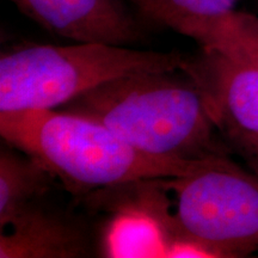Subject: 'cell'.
Returning a JSON list of instances; mask_svg holds the SVG:
<instances>
[{"instance_id":"cell-10","label":"cell","mask_w":258,"mask_h":258,"mask_svg":"<svg viewBox=\"0 0 258 258\" xmlns=\"http://www.w3.org/2000/svg\"><path fill=\"white\" fill-rule=\"evenodd\" d=\"M200 47H217L258 59V16L233 11L219 17L189 21L175 30Z\"/></svg>"},{"instance_id":"cell-11","label":"cell","mask_w":258,"mask_h":258,"mask_svg":"<svg viewBox=\"0 0 258 258\" xmlns=\"http://www.w3.org/2000/svg\"><path fill=\"white\" fill-rule=\"evenodd\" d=\"M141 17L176 30L195 19L219 17L233 11L239 0H127Z\"/></svg>"},{"instance_id":"cell-1","label":"cell","mask_w":258,"mask_h":258,"mask_svg":"<svg viewBox=\"0 0 258 258\" xmlns=\"http://www.w3.org/2000/svg\"><path fill=\"white\" fill-rule=\"evenodd\" d=\"M0 134L74 194L186 177L212 158L182 160L152 156L103 123L61 109L0 112Z\"/></svg>"},{"instance_id":"cell-8","label":"cell","mask_w":258,"mask_h":258,"mask_svg":"<svg viewBox=\"0 0 258 258\" xmlns=\"http://www.w3.org/2000/svg\"><path fill=\"white\" fill-rule=\"evenodd\" d=\"M90 252L79 225L32 203L2 231L0 258H77Z\"/></svg>"},{"instance_id":"cell-2","label":"cell","mask_w":258,"mask_h":258,"mask_svg":"<svg viewBox=\"0 0 258 258\" xmlns=\"http://www.w3.org/2000/svg\"><path fill=\"white\" fill-rule=\"evenodd\" d=\"M178 71L120 77L57 109L103 123L156 157L199 160L226 156L230 147L219 139L199 86Z\"/></svg>"},{"instance_id":"cell-4","label":"cell","mask_w":258,"mask_h":258,"mask_svg":"<svg viewBox=\"0 0 258 258\" xmlns=\"http://www.w3.org/2000/svg\"><path fill=\"white\" fill-rule=\"evenodd\" d=\"M176 195L180 238L201 244L213 258L258 251V176L226 156H214L192 175L167 179Z\"/></svg>"},{"instance_id":"cell-7","label":"cell","mask_w":258,"mask_h":258,"mask_svg":"<svg viewBox=\"0 0 258 258\" xmlns=\"http://www.w3.org/2000/svg\"><path fill=\"white\" fill-rule=\"evenodd\" d=\"M160 192L143 191L139 201L125 203L106 228L103 252L106 257H167L179 239L175 215L167 212Z\"/></svg>"},{"instance_id":"cell-3","label":"cell","mask_w":258,"mask_h":258,"mask_svg":"<svg viewBox=\"0 0 258 258\" xmlns=\"http://www.w3.org/2000/svg\"><path fill=\"white\" fill-rule=\"evenodd\" d=\"M184 60L178 51L105 43L19 47L0 56V112L57 109L109 80L178 71Z\"/></svg>"},{"instance_id":"cell-12","label":"cell","mask_w":258,"mask_h":258,"mask_svg":"<svg viewBox=\"0 0 258 258\" xmlns=\"http://www.w3.org/2000/svg\"><path fill=\"white\" fill-rule=\"evenodd\" d=\"M228 147L243 157L251 171L258 176V135H239L225 139Z\"/></svg>"},{"instance_id":"cell-13","label":"cell","mask_w":258,"mask_h":258,"mask_svg":"<svg viewBox=\"0 0 258 258\" xmlns=\"http://www.w3.org/2000/svg\"><path fill=\"white\" fill-rule=\"evenodd\" d=\"M254 3H256V5H257V8H258V0H254Z\"/></svg>"},{"instance_id":"cell-9","label":"cell","mask_w":258,"mask_h":258,"mask_svg":"<svg viewBox=\"0 0 258 258\" xmlns=\"http://www.w3.org/2000/svg\"><path fill=\"white\" fill-rule=\"evenodd\" d=\"M54 177L27 154L0 152V228L4 230L49 189Z\"/></svg>"},{"instance_id":"cell-5","label":"cell","mask_w":258,"mask_h":258,"mask_svg":"<svg viewBox=\"0 0 258 258\" xmlns=\"http://www.w3.org/2000/svg\"><path fill=\"white\" fill-rule=\"evenodd\" d=\"M180 70L199 86L224 140L258 135V59L202 46Z\"/></svg>"},{"instance_id":"cell-6","label":"cell","mask_w":258,"mask_h":258,"mask_svg":"<svg viewBox=\"0 0 258 258\" xmlns=\"http://www.w3.org/2000/svg\"><path fill=\"white\" fill-rule=\"evenodd\" d=\"M50 34L79 43L124 46L144 38L127 0H9Z\"/></svg>"}]
</instances>
